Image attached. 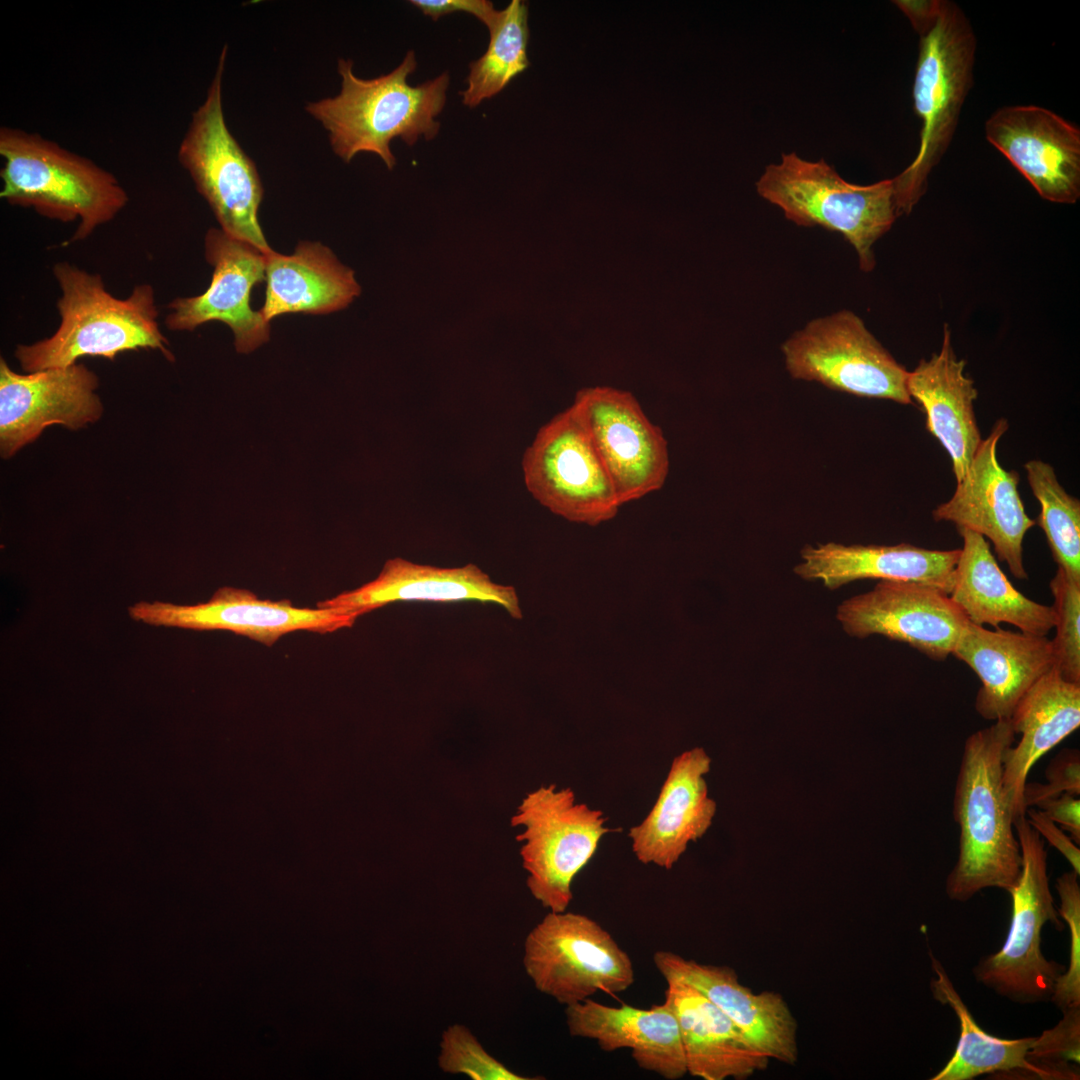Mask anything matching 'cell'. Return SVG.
<instances>
[{
    "instance_id": "6da1fadb",
    "label": "cell",
    "mask_w": 1080,
    "mask_h": 1080,
    "mask_svg": "<svg viewBox=\"0 0 1080 1080\" xmlns=\"http://www.w3.org/2000/svg\"><path fill=\"white\" fill-rule=\"evenodd\" d=\"M1009 719L996 720L965 741L953 815L959 854L946 879L947 896L966 902L986 888L1008 892L1022 869V853L1003 789V758L1014 744Z\"/></svg>"
},
{
    "instance_id": "7a4b0ae2",
    "label": "cell",
    "mask_w": 1080,
    "mask_h": 1080,
    "mask_svg": "<svg viewBox=\"0 0 1080 1080\" xmlns=\"http://www.w3.org/2000/svg\"><path fill=\"white\" fill-rule=\"evenodd\" d=\"M416 67L415 52L408 51L390 73L362 79L353 73L352 60L339 59V94L309 102L305 109L329 132L332 150L344 162L370 152L392 170L396 158L390 144L395 138L413 146L421 137H436L440 130L436 118L446 104L450 76L443 72L412 86L408 78Z\"/></svg>"
},
{
    "instance_id": "3957f363",
    "label": "cell",
    "mask_w": 1080,
    "mask_h": 1080,
    "mask_svg": "<svg viewBox=\"0 0 1080 1080\" xmlns=\"http://www.w3.org/2000/svg\"><path fill=\"white\" fill-rule=\"evenodd\" d=\"M52 272L61 291L57 300L60 323L50 337L16 347L15 357L23 371L63 368L84 356L113 360L122 352L139 349L159 350L174 360L160 330L150 284H138L127 298L120 299L106 290L101 275L67 261L57 262Z\"/></svg>"
},
{
    "instance_id": "277c9868",
    "label": "cell",
    "mask_w": 1080,
    "mask_h": 1080,
    "mask_svg": "<svg viewBox=\"0 0 1080 1080\" xmlns=\"http://www.w3.org/2000/svg\"><path fill=\"white\" fill-rule=\"evenodd\" d=\"M0 197L63 223L77 222L70 244L112 221L129 201L110 171L36 132L0 128Z\"/></svg>"
},
{
    "instance_id": "5b68a950",
    "label": "cell",
    "mask_w": 1080,
    "mask_h": 1080,
    "mask_svg": "<svg viewBox=\"0 0 1080 1080\" xmlns=\"http://www.w3.org/2000/svg\"><path fill=\"white\" fill-rule=\"evenodd\" d=\"M919 36L913 101L922 128L914 160L893 178L899 215L909 214L925 193L928 176L952 141L973 85L976 37L956 3L941 0L935 20Z\"/></svg>"
},
{
    "instance_id": "8992f818",
    "label": "cell",
    "mask_w": 1080,
    "mask_h": 1080,
    "mask_svg": "<svg viewBox=\"0 0 1080 1080\" xmlns=\"http://www.w3.org/2000/svg\"><path fill=\"white\" fill-rule=\"evenodd\" d=\"M756 189L796 225L840 233L854 247L864 272L876 265L873 245L900 216L893 178L853 184L824 159L808 161L795 152L766 166Z\"/></svg>"
},
{
    "instance_id": "52a82bcc",
    "label": "cell",
    "mask_w": 1080,
    "mask_h": 1080,
    "mask_svg": "<svg viewBox=\"0 0 1080 1080\" xmlns=\"http://www.w3.org/2000/svg\"><path fill=\"white\" fill-rule=\"evenodd\" d=\"M1022 853V869L1008 891L1012 910L1009 931L1001 949L979 960L975 979L998 995L1019 1004L1050 1001L1066 967L1045 958L1041 931L1046 922L1064 926L1054 904L1047 873V851L1026 815L1014 821Z\"/></svg>"
},
{
    "instance_id": "ba28073f",
    "label": "cell",
    "mask_w": 1080,
    "mask_h": 1080,
    "mask_svg": "<svg viewBox=\"0 0 1080 1080\" xmlns=\"http://www.w3.org/2000/svg\"><path fill=\"white\" fill-rule=\"evenodd\" d=\"M227 45L205 101L193 113L179 146L178 159L207 201L221 229L265 254L269 247L258 221L263 187L254 162L227 128L222 106V76Z\"/></svg>"
},
{
    "instance_id": "9c48e42d",
    "label": "cell",
    "mask_w": 1080,
    "mask_h": 1080,
    "mask_svg": "<svg viewBox=\"0 0 1080 1080\" xmlns=\"http://www.w3.org/2000/svg\"><path fill=\"white\" fill-rule=\"evenodd\" d=\"M601 810L576 801L574 791L553 784L529 792L511 817L521 842L522 866L532 896L554 912L566 911L574 877L595 854L602 837L615 831L605 826Z\"/></svg>"
},
{
    "instance_id": "30bf717a",
    "label": "cell",
    "mask_w": 1080,
    "mask_h": 1080,
    "mask_svg": "<svg viewBox=\"0 0 1080 1080\" xmlns=\"http://www.w3.org/2000/svg\"><path fill=\"white\" fill-rule=\"evenodd\" d=\"M524 969L535 988L566 1006L596 992L627 990L633 963L612 935L592 918L550 911L527 934Z\"/></svg>"
},
{
    "instance_id": "8fae6325",
    "label": "cell",
    "mask_w": 1080,
    "mask_h": 1080,
    "mask_svg": "<svg viewBox=\"0 0 1080 1080\" xmlns=\"http://www.w3.org/2000/svg\"><path fill=\"white\" fill-rule=\"evenodd\" d=\"M782 352L795 379L859 397L913 403L908 371L850 310L811 320L783 343Z\"/></svg>"
},
{
    "instance_id": "7c38bea8",
    "label": "cell",
    "mask_w": 1080,
    "mask_h": 1080,
    "mask_svg": "<svg viewBox=\"0 0 1080 1080\" xmlns=\"http://www.w3.org/2000/svg\"><path fill=\"white\" fill-rule=\"evenodd\" d=\"M522 469L531 495L568 521L595 526L622 506L573 404L538 430Z\"/></svg>"
},
{
    "instance_id": "4fadbf2b",
    "label": "cell",
    "mask_w": 1080,
    "mask_h": 1080,
    "mask_svg": "<svg viewBox=\"0 0 1080 1080\" xmlns=\"http://www.w3.org/2000/svg\"><path fill=\"white\" fill-rule=\"evenodd\" d=\"M573 405L621 505L664 486L669 472L667 441L630 392L605 386L584 388L577 392Z\"/></svg>"
},
{
    "instance_id": "5bb4252c",
    "label": "cell",
    "mask_w": 1080,
    "mask_h": 1080,
    "mask_svg": "<svg viewBox=\"0 0 1080 1080\" xmlns=\"http://www.w3.org/2000/svg\"><path fill=\"white\" fill-rule=\"evenodd\" d=\"M836 618L850 636L881 635L936 661L952 655L969 623L941 588L904 580H880L872 590L843 601Z\"/></svg>"
},
{
    "instance_id": "9a60e30c",
    "label": "cell",
    "mask_w": 1080,
    "mask_h": 1080,
    "mask_svg": "<svg viewBox=\"0 0 1080 1080\" xmlns=\"http://www.w3.org/2000/svg\"><path fill=\"white\" fill-rule=\"evenodd\" d=\"M130 617L152 626L198 631L225 630L272 646L281 636L295 631L332 633L350 628L359 612L325 608H300L288 599H259L247 589L224 586L204 603L176 605L140 601L128 608Z\"/></svg>"
},
{
    "instance_id": "2e32d148",
    "label": "cell",
    "mask_w": 1080,
    "mask_h": 1080,
    "mask_svg": "<svg viewBox=\"0 0 1080 1080\" xmlns=\"http://www.w3.org/2000/svg\"><path fill=\"white\" fill-rule=\"evenodd\" d=\"M1008 429L997 420L982 439L965 475L957 481L953 496L932 511L935 521H947L988 538L1000 561L1017 579H1027L1023 564V539L1036 525L1025 512L1018 492L1019 475L1007 471L997 458V445Z\"/></svg>"
},
{
    "instance_id": "e0dca14e",
    "label": "cell",
    "mask_w": 1080,
    "mask_h": 1080,
    "mask_svg": "<svg viewBox=\"0 0 1080 1080\" xmlns=\"http://www.w3.org/2000/svg\"><path fill=\"white\" fill-rule=\"evenodd\" d=\"M266 256L222 229H209L205 257L213 267L211 282L200 295L171 301L166 327L192 331L204 323L220 321L231 328L240 353H249L267 342L270 322L250 306L252 288L266 280Z\"/></svg>"
},
{
    "instance_id": "ac0fdd59",
    "label": "cell",
    "mask_w": 1080,
    "mask_h": 1080,
    "mask_svg": "<svg viewBox=\"0 0 1080 1080\" xmlns=\"http://www.w3.org/2000/svg\"><path fill=\"white\" fill-rule=\"evenodd\" d=\"M98 377L83 364L19 374L0 358V451L13 456L54 424L77 430L103 407Z\"/></svg>"
},
{
    "instance_id": "d6986e66",
    "label": "cell",
    "mask_w": 1080,
    "mask_h": 1080,
    "mask_svg": "<svg viewBox=\"0 0 1080 1080\" xmlns=\"http://www.w3.org/2000/svg\"><path fill=\"white\" fill-rule=\"evenodd\" d=\"M985 135L1043 199L1074 204L1080 197V130L1051 110L1006 106L985 123Z\"/></svg>"
},
{
    "instance_id": "ffe728a7",
    "label": "cell",
    "mask_w": 1080,
    "mask_h": 1080,
    "mask_svg": "<svg viewBox=\"0 0 1080 1080\" xmlns=\"http://www.w3.org/2000/svg\"><path fill=\"white\" fill-rule=\"evenodd\" d=\"M653 961L665 981L687 983L714 1003L760 1053L788 1065L797 1062L798 1026L780 994L754 993L725 965L700 963L664 950L657 951Z\"/></svg>"
},
{
    "instance_id": "44dd1931",
    "label": "cell",
    "mask_w": 1080,
    "mask_h": 1080,
    "mask_svg": "<svg viewBox=\"0 0 1080 1080\" xmlns=\"http://www.w3.org/2000/svg\"><path fill=\"white\" fill-rule=\"evenodd\" d=\"M412 601L493 603L502 606L512 618H522L515 588L493 582L475 564L442 568L399 557L387 560L374 580L319 601L316 606L364 615L390 603Z\"/></svg>"
},
{
    "instance_id": "7402d4cb",
    "label": "cell",
    "mask_w": 1080,
    "mask_h": 1080,
    "mask_svg": "<svg viewBox=\"0 0 1080 1080\" xmlns=\"http://www.w3.org/2000/svg\"><path fill=\"white\" fill-rule=\"evenodd\" d=\"M710 767L711 758L702 747L673 759L655 804L628 834L641 863L671 869L688 844L710 828L716 814L705 780Z\"/></svg>"
},
{
    "instance_id": "603a6c76",
    "label": "cell",
    "mask_w": 1080,
    "mask_h": 1080,
    "mask_svg": "<svg viewBox=\"0 0 1080 1080\" xmlns=\"http://www.w3.org/2000/svg\"><path fill=\"white\" fill-rule=\"evenodd\" d=\"M952 655L966 663L981 686L975 699L977 713L987 720L1009 719L1030 687L1054 668L1051 640L997 627L968 623Z\"/></svg>"
},
{
    "instance_id": "cb8c5ba5",
    "label": "cell",
    "mask_w": 1080,
    "mask_h": 1080,
    "mask_svg": "<svg viewBox=\"0 0 1080 1080\" xmlns=\"http://www.w3.org/2000/svg\"><path fill=\"white\" fill-rule=\"evenodd\" d=\"M565 1017L571 1036L595 1040L605 1052L630 1049L641 1069L667 1080L687 1074L679 1026L665 1002L641 1009L607 1006L588 998L566 1006Z\"/></svg>"
},
{
    "instance_id": "d4e9b609",
    "label": "cell",
    "mask_w": 1080,
    "mask_h": 1080,
    "mask_svg": "<svg viewBox=\"0 0 1080 1080\" xmlns=\"http://www.w3.org/2000/svg\"><path fill=\"white\" fill-rule=\"evenodd\" d=\"M960 549L933 550L909 543L897 545H807L794 572L805 580H820L834 590L863 579L904 580L937 586L948 595Z\"/></svg>"
},
{
    "instance_id": "484cf974",
    "label": "cell",
    "mask_w": 1080,
    "mask_h": 1080,
    "mask_svg": "<svg viewBox=\"0 0 1080 1080\" xmlns=\"http://www.w3.org/2000/svg\"><path fill=\"white\" fill-rule=\"evenodd\" d=\"M943 332L940 351L908 372L907 391L922 407L926 429L947 451L959 481L982 441L974 412L978 392L964 373L966 361L953 350L947 324Z\"/></svg>"
},
{
    "instance_id": "4316f807",
    "label": "cell",
    "mask_w": 1080,
    "mask_h": 1080,
    "mask_svg": "<svg viewBox=\"0 0 1080 1080\" xmlns=\"http://www.w3.org/2000/svg\"><path fill=\"white\" fill-rule=\"evenodd\" d=\"M1009 720L1021 735L1003 758V789L1015 821L1026 813L1023 791L1033 765L1080 726V684L1052 668L1019 700Z\"/></svg>"
},
{
    "instance_id": "83f0119b",
    "label": "cell",
    "mask_w": 1080,
    "mask_h": 1080,
    "mask_svg": "<svg viewBox=\"0 0 1080 1080\" xmlns=\"http://www.w3.org/2000/svg\"><path fill=\"white\" fill-rule=\"evenodd\" d=\"M666 983L664 1002L676 1017L688 1074L703 1080H743L768 1067L770 1058L700 991L679 980Z\"/></svg>"
},
{
    "instance_id": "f1b7e54d",
    "label": "cell",
    "mask_w": 1080,
    "mask_h": 1080,
    "mask_svg": "<svg viewBox=\"0 0 1080 1080\" xmlns=\"http://www.w3.org/2000/svg\"><path fill=\"white\" fill-rule=\"evenodd\" d=\"M958 532L963 547L949 596L968 621L995 628L1007 623L1024 633L1047 636L1056 622L1053 606L1040 604L1018 591L1000 569L982 535L968 529Z\"/></svg>"
},
{
    "instance_id": "f546056e",
    "label": "cell",
    "mask_w": 1080,
    "mask_h": 1080,
    "mask_svg": "<svg viewBox=\"0 0 1080 1080\" xmlns=\"http://www.w3.org/2000/svg\"><path fill=\"white\" fill-rule=\"evenodd\" d=\"M265 320L286 313L327 314L360 294L354 272L320 243L301 242L292 255L266 256Z\"/></svg>"
},
{
    "instance_id": "4dcf8cb0",
    "label": "cell",
    "mask_w": 1080,
    "mask_h": 1080,
    "mask_svg": "<svg viewBox=\"0 0 1080 1080\" xmlns=\"http://www.w3.org/2000/svg\"><path fill=\"white\" fill-rule=\"evenodd\" d=\"M930 960L936 975L930 982L932 996L954 1011L960 1029L952 1057L931 1079L971 1080L995 1073L1048 1079L1043 1070L1027 1059L1028 1049L1035 1037L1003 1039L985 1032L974 1020L941 962L931 952Z\"/></svg>"
},
{
    "instance_id": "1f68e13d",
    "label": "cell",
    "mask_w": 1080,
    "mask_h": 1080,
    "mask_svg": "<svg viewBox=\"0 0 1080 1080\" xmlns=\"http://www.w3.org/2000/svg\"><path fill=\"white\" fill-rule=\"evenodd\" d=\"M528 15V5L522 0H512L499 11L496 23L488 30L490 41L485 53L469 64L467 87L460 92L465 106L475 108L496 96L529 67Z\"/></svg>"
},
{
    "instance_id": "d6a6232c",
    "label": "cell",
    "mask_w": 1080,
    "mask_h": 1080,
    "mask_svg": "<svg viewBox=\"0 0 1080 1080\" xmlns=\"http://www.w3.org/2000/svg\"><path fill=\"white\" fill-rule=\"evenodd\" d=\"M1024 468L1041 506L1035 522L1045 533L1053 559L1069 578L1080 581V501L1065 491L1050 464L1030 460Z\"/></svg>"
},
{
    "instance_id": "836d02e7",
    "label": "cell",
    "mask_w": 1080,
    "mask_h": 1080,
    "mask_svg": "<svg viewBox=\"0 0 1080 1080\" xmlns=\"http://www.w3.org/2000/svg\"><path fill=\"white\" fill-rule=\"evenodd\" d=\"M1049 586L1056 614L1054 668L1065 680L1080 684V581L1058 568Z\"/></svg>"
},
{
    "instance_id": "e575fe53",
    "label": "cell",
    "mask_w": 1080,
    "mask_h": 1080,
    "mask_svg": "<svg viewBox=\"0 0 1080 1080\" xmlns=\"http://www.w3.org/2000/svg\"><path fill=\"white\" fill-rule=\"evenodd\" d=\"M1062 1019L1034 1038L1027 1052L1029 1062L1048 1079H1079L1080 1006L1062 1010Z\"/></svg>"
},
{
    "instance_id": "d590c367",
    "label": "cell",
    "mask_w": 1080,
    "mask_h": 1080,
    "mask_svg": "<svg viewBox=\"0 0 1080 1080\" xmlns=\"http://www.w3.org/2000/svg\"><path fill=\"white\" fill-rule=\"evenodd\" d=\"M439 1068L449 1074H464L472 1080H527L491 1056L474 1034L462 1024L448 1026L442 1033Z\"/></svg>"
},
{
    "instance_id": "8d00e7d4",
    "label": "cell",
    "mask_w": 1080,
    "mask_h": 1080,
    "mask_svg": "<svg viewBox=\"0 0 1080 1080\" xmlns=\"http://www.w3.org/2000/svg\"><path fill=\"white\" fill-rule=\"evenodd\" d=\"M1079 875L1073 870L1063 873L1056 880L1060 898L1057 909L1060 918L1068 925L1070 935L1069 962L1058 978L1050 1001L1064 1010L1080 1006V886Z\"/></svg>"
},
{
    "instance_id": "74e56055",
    "label": "cell",
    "mask_w": 1080,
    "mask_h": 1080,
    "mask_svg": "<svg viewBox=\"0 0 1080 1080\" xmlns=\"http://www.w3.org/2000/svg\"><path fill=\"white\" fill-rule=\"evenodd\" d=\"M1046 783L1026 782L1023 801L1027 808L1063 793L1080 795V754L1078 749H1063L1045 771Z\"/></svg>"
},
{
    "instance_id": "f35d334b",
    "label": "cell",
    "mask_w": 1080,
    "mask_h": 1080,
    "mask_svg": "<svg viewBox=\"0 0 1080 1080\" xmlns=\"http://www.w3.org/2000/svg\"><path fill=\"white\" fill-rule=\"evenodd\" d=\"M410 3L434 21L456 12L468 13L488 30L496 23L500 11L488 0H411Z\"/></svg>"
},
{
    "instance_id": "ab89813d",
    "label": "cell",
    "mask_w": 1080,
    "mask_h": 1080,
    "mask_svg": "<svg viewBox=\"0 0 1080 1080\" xmlns=\"http://www.w3.org/2000/svg\"><path fill=\"white\" fill-rule=\"evenodd\" d=\"M1026 818L1031 826L1044 837L1050 845L1058 850L1069 862L1072 870L1080 874V849L1073 839L1065 834L1064 830L1050 820L1043 812L1034 808H1027Z\"/></svg>"
},
{
    "instance_id": "60d3db41",
    "label": "cell",
    "mask_w": 1080,
    "mask_h": 1080,
    "mask_svg": "<svg viewBox=\"0 0 1080 1080\" xmlns=\"http://www.w3.org/2000/svg\"><path fill=\"white\" fill-rule=\"evenodd\" d=\"M1036 807L1050 820L1067 831L1076 844H1080V800L1078 796L1063 793L1039 802Z\"/></svg>"
},
{
    "instance_id": "b9f144b4",
    "label": "cell",
    "mask_w": 1080,
    "mask_h": 1080,
    "mask_svg": "<svg viewBox=\"0 0 1080 1080\" xmlns=\"http://www.w3.org/2000/svg\"><path fill=\"white\" fill-rule=\"evenodd\" d=\"M893 3L907 16L915 31L920 35L935 20L941 0H898Z\"/></svg>"
}]
</instances>
